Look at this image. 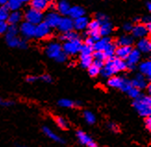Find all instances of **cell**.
Listing matches in <instances>:
<instances>
[{
  "mask_svg": "<svg viewBox=\"0 0 151 147\" xmlns=\"http://www.w3.org/2000/svg\"><path fill=\"white\" fill-rule=\"evenodd\" d=\"M134 108L142 117H148L151 114V98L149 95H140L133 103Z\"/></svg>",
  "mask_w": 151,
  "mask_h": 147,
  "instance_id": "cell-1",
  "label": "cell"
},
{
  "mask_svg": "<svg viewBox=\"0 0 151 147\" xmlns=\"http://www.w3.org/2000/svg\"><path fill=\"white\" fill-rule=\"evenodd\" d=\"M24 19L26 22H28L34 25H36L44 21V15L42 11L30 8L29 9L26 10L24 14Z\"/></svg>",
  "mask_w": 151,
  "mask_h": 147,
  "instance_id": "cell-2",
  "label": "cell"
},
{
  "mask_svg": "<svg viewBox=\"0 0 151 147\" xmlns=\"http://www.w3.org/2000/svg\"><path fill=\"white\" fill-rule=\"evenodd\" d=\"M81 46H82V42H81V40L78 38L75 40H71V41H65L62 46V50L67 56L75 55L78 52H80Z\"/></svg>",
  "mask_w": 151,
  "mask_h": 147,
  "instance_id": "cell-3",
  "label": "cell"
},
{
  "mask_svg": "<svg viewBox=\"0 0 151 147\" xmlns=\"http://www.w3.org/2000/svg\"><path fill=\"white\" fill-rule=\"evenodd\" d=\"M112 57H108L106 60V63L104 64V66L102 67V69L100 70V73L102 74L103 77L105 78H109L111 76H113L115 73L118 72L116 67L113 63V60H112Z\"/></svg>",
  "mask_w": 151,
  "mask_h": 147,
  "instance_id": "cell-4",
  "label": "cell"
},
{
  "mask_svg": "<svg viewBox=\"0 0 151 147\" xmlns=\"http://www.w3.org/2000/svg\"><path fill=\"white\" fill-rule=\"evenodd\" d=\"M50 33H51V28L45 22H42L35 25V37L39 39H44L49 36Z\"/></svg>",
  "mask_w": 151,
  "mask_h": 147,
  "instance_id": "cell-5",
  "label": "cell"
},
{
  "mask_svg": "<svg viewBox=\"0 0 151 147\" xmlns=\"http://www.w3.org/2000/svg\"><path fill=\"white\" fill-rule=\"evenodd\" d=\"M35 25L32 24L26 21L21 24L19 32L22 33L23 37L27 39L35 37Z\"/></svg>",
  "mask_w": 151,
  "mask_h": 147,
  "instance_id": "cell-6",
  "label": "cell"
},
{
  "mask_svg": "<svg viewBox=\"0 0 151 147\" xmlns=\"http://www.w3.org/2000/svg\"><path fill=\"white\" fill-rule=\"evenodd\" d=\"M140 57H141V52L137 49H132V51L130 52V54L126 58L127 69L134 70L135 65L139 62Z\"/></svg>",
  "mask_w": 151,
  "mask_h": 147,
  "instance_id": "cell-7",
  "label": "cell"
},
{
  "mask_svg": "<svg viewBox=\"0 0 151 147\" xmlns=\"http://www.w3.org/2000/svg\"><path fill=\"white\" fill-rule=\"evenodd\" d=\"M60 19H61L60 14H58V13L55 11L49 12L44 17L45 22L47 23L50 28H57L58 23L60 22Z\"/></svg>",
  "mask_w": 151,
  "mask_h": 147,
  "instance_id": "cell-8",
  "label": "cell"
},
{
  "mask_svg": "<svg viewBox=\"0 0 151 147\" xmlns=\"http://www.w3.org/2000/svg\"><path fill=\"white\" fill-rule=\"evenodd\" d=\"M62 51V46L58 43H50L45 48V54L50 58H56V57Z\"/></svg>",
  "mask_w": 151,
  "mask_h": 147,
  "instance_id": "cell-9",
  "label": "cell"
},
{
  "mask_svg": "<svg viewBox=\"0 0 151 147\" xmlns=\"http://www.w3.org/2000/svg\"><path fill=\"white\" fill-rule=\"evenodd\" d=\"M131 32L133 33V37L138 38V39L146 37L149 33V32L147 31V29L146 27V25L142 24V23H138L135 26H133V29Z\"/></svg>",
  "mask_w": 151,
  "mask_h": 147,
  "instance_id": "cell-10",
  "label": "cell"
},
{
  "mask_svg": "<svg viewBox=\"0 0 151 147\" xmlns=\"http://www.w3.org/2000/svg\"><path fill=\"white\" fill-rule=\"evenodd\" d=\"M60 32H66L73 30V21L71 18H61L60 22L57 27Z\"/></svg>",
  "mask_w": 151,
  "mask_h": 147,
  "instance_id": "cell-11",
  "label": "cell"
},
{
  "mask_svg": "<svg viewBox=\"0 0 151 147\" xmlns=\"http://www.w3.org/2000/svg\"><path fill=\"white\" fill-rule=\"evenodd\" d=\"M76 136L79 140V142H80L83 145H86V146H89V147H96L97 144L92 140L86 133L82 131H78L76 132Z\"/></svg>",
  "mask_w": 151,
  "mask_h": 147,
  "instance_id": "cell-12",
  "label": "cell"
},
{
  "mask_svg": "<svg viewBox=\"0 0 151 147\" xmlns=\"http://www.w3.org/2000/svg\"><path fill=\"white\" fill-rule=\"evenodd\" d=\"M132 82V86L133 87H135V88H138L139 90H142V89H146L147 85V81L146 79V76L140 73V74H137L136 77L133 80V81H131Z\"/></svg>",
  "mask_w": 151,
  "mask_h": 147,
  "instance_id": "cell-13",
  "label": "cell"
},
{
  "mask_svg": "<svg viewBox=\"0 0 151 147\" xmlns=\"http://www.w3.org/2000/svg\"><path fill=\"white\" fill-rule=\"evenodd\" d=\"M31 8L37 9L39 11H45L49 8V0H31Z\"/></svg>",
  "mask_w": 151,
  "mask_h": 147,
  "instance_id": "cell-14",
  "label": "cell"
},
{
  "mask_svg": "<svg viewBox=\"0 0 151 147\" xmlns=\"http://www.w3.org/2000/svg\"><path fill=\"white\" fill-rule=\"evenodd\" d=\"M136 46L137 50H139L141 53H149L151 51V43L147 36L140 38V40L136 44Z\"/></svg>",
  "mask_w": 151,
  "mask_h": 147,
  "instance_id": "cell-15",
  "label": "cell"
},
{
  "mask_svg": "<svg viewBox=\"0 0 151 147\" xmlns=\"http://www.w3.org/2000/svg\"><path fill=\"white\" fill-rule=\"evenodd\" d=\"M6 42H8V44L10 46V47H19V48H26L27 47V43H26L25 40L19 38L18 35L11 37V38H8L6 39Z\"/></svg>",
  "mask_w": 151,
  "mask_h": 147,
  "instance_id": "cell-16",
  "label": "cell"
},
{
  "mask_svg": "<svg viewBox=\"0 0 151 147\" xmlns=\"http://www.w3.org/2000/svg\"><path fill=\"white\" fill-rule=\"evenodd\" d=\"M132 45H120L119 47H116L115 55L117 57H120L122 59H126L130 52L132 51Z\"/></svg>",
  "mask_w": 151,
  "mask_h": 147,
  "instance_id": "cell-17",
  "label": "cell"
},
{
  "mask_svg": "<svg viewBox=\"0 0 151 147\" xmlns=\"http://www.w3.org/2000/svg\"><path fill=\"white\" fill-rule=\"evenodd\" d=\"M88 22H89L88 19L84 16L76 18L73 21V28L76 29L77 31H83L85 29H87Z\"/></svg>",
  "mask_w": 151,
  "mask_h": 147,
  "instance_id": "cell-18",
  "label": "cell"
},
{
  "mask_svg": "<svg viewBox=\"0 0 151 147\" xmlns=\"http://www.w3.org/2000/svg\"><path fill=\"white\" fill-rule=\"evenodd\" d=\"M22 14L19 10H13L9 14L6 21H8V23L9 25H17L22 22Z\"/></svg>",
  "mask_w": 151,
  "mask_h": 147,
  "instance_id": "cell-19",
  "label": "cell"
},
{
  "mask_svg": "<svg viewBox=\"0 0 151 147\" xmlns=\"http://www.w3.org/2000/svg\"><path fill=\"white\" fill-rule=\"evenodd\" d=\"M110 42H111V40L109 37L103 36V38H100L99 40H97V41L95 42L93 48L95 51H103Z\"/></svg>",
  "mask_w": 151,
  "mask_h": 147,
  "instance_id": "cell-20",
  "label": "cell"
},
{
  "mask_svg": "<svg viewBox=\"0 0 151 147\" xmlns=\"http://www.w3.org/2000/svg\"><path fill=\"white\" fill-rule=\"evenodd\" d=\"M84 14H85V10L83 8H82L80 6H70L68 15L71 19H76L79 17L84 16Z\"/></svg>",
  "mask_w": 151,
  "mask_h": 147,
  "instance_id": "cell-21",
  "label": "cell"
},
{
  "mask_svg": "<svg viewBox=\"0 0 151 147\" xmlns=\"http://www.w3.org/2000/svg\"><path fill=\"white\" fill-rule=\"evenodd\" d=\"M70 9V6L66 0H60L57 5V9L60 15H68Z\"/></svg>",
  "mask_w": 151,
  "mask_h": 147,
  "instance_id": "cell-22",
  "label": "cell"
},
{
  "mask_svg": "<svg viewBox=\"0 0 151 147\" xmlns=\"http://www.w3.org/2000/svg\"><path fill=\"white\" fill-rule=\"evenodd\" d=\"M43 131L45 133V135H47L49 139L52 140V141H54L56 143H64L63 140L60 136H58V135H57L55 132L52 131L49 128H47V127H44V128H43Z\"/></svg>",
  "mask_w": 151,
  "mask_h": 147,
  "instance_id": "cell-23",
  "label": "cell"
},
{
  "mask_svg": "<svg viewBox=\"0 0 151 147\" xmlns=\"http://www.w3.org/2000/svg\"><path fill=\"white\" fill-rule=\"evenodd\" d=\"M113 30V27H112V24L109 23V22H106L102 24H100V27L98 29L99 31V33L101 36H108L109 35L111 32Z\"/></svg>",
  "mask_w": 151,
  "mask_h": 147,
  "instance_id": "cell-24",
  "label": "cell"
},
{
  "mask_svg": "<svg viewBox=\"0 0 151 147\" xmlns=\"http://www.w3.org/2000/svg\"><path fill=\"white\" fill-rule=\"evenodd\" d=\"M139 70L142 74H144L145 76H147V79H149L151 76V62L149 60L142 62L139 66Z\"/></svg>",
  "mask_w": 151,
  "mask_h": 147,
  "instance_id": "cell-25",
  "label": "cell"
},
{
  "mask_svg": "<svg viewBox=\"0 0 151 147\" xmlns=\"http://www.w3.org/2000/svg\"><path fill=\"white\" fill-rule=\"evenodd\" d=\"M22 0H8L6 6L9 9V10L13 11V10H19L21 9L22 6Z\"/></svg>",
  "mask_w": 151,
  "mask_h": 147,
  "instance_id": "cell-26",
  "label": "cell"
},
{
  "mask_svg": "<svg viewBox=\"0 0 151 147\" xmlns=\"http://www.w3.org/2000/svg\"><path fill=\"white\" fill-rule=\"evenodd\" d=\"M112 60H113V63L116 67L118 72L127 70V62L125 61V59H122L120 57H113Z\"/></svg>",
  "mask_w": 151,
  "mask_h": 147,
  "instance_id": "cell-27",
  "label": "cell"
},
{
  "mask_svg": "<svg viewBox=\"0 0 151 147\" xmlns=\"http://www.w3.org/2000/svg\"><path fill=\"white\" fill-rule=\"evenodd\" d=\"M134 43V37L130 35H122L117 40V45H132Z\"/></svg>",
  "mask_w": 151,
  "mask_h": 147,
  "instance_id": "cell-28",
  "label": "cell"
},
{
  "mask_svg": "<svg viewBox=\"0 0 151 147\" xmlns=\"http://www.w3.org/2000/svg\"><path fill=\"white\" fill-rule=\"evenodd\" d=\"M94 57L92 55H81V58H80V63L83 68H88L90 65H92L93 63Z\"/></svg>",
  "mask_w": 151,
  "mask_h": 147,
  "instance_id": "cell-29",
  "label": "cell"
},
{
  "mask_svg": "<svg viewBox=\"0 0 151 147\" xmlns=\"http://www.w3.org/2000/svg\"><path fill=\"white\" fill-rule=\"evenodd\" d=\"M122 78L111 76V77H109V81H108V85L110 86V87H112V88L120 89L121 84H122Z\"/></svg>",
  "mask_w": 151,
  "mask_h": 147,
  "instance_id": "cell-30",
  "label": "cell"
},
{
  "mask_svg": "<svg viewBox=\"0 0 151 147\" xmlns=\"http://www.w3.org/2000/svg\"><path fill=\"white\" fill-rule=\"evenodd\" d=\"M78 38H79L78 33L71 30L70 32H63V34L60 37V40H62V41H71V40H75Z\"/></svg>",
  "mask_w": 151,
  "mask_h": 147,
  "instance_id": "cell-31",
  "label": "cell"
},
{
  "mask_svg": "<svg viewBox=\"0 0 151 147\" xmlns=\"http://www.w3.org/2000/svg\"><path fill=\"white\" fill-rule=\"evenodd\" d=\"M19 32V30L18 29L17 25H9L8 30L6 32V38H11V37H14L17 36L18 33Z\"/></svg>",
  "mask_w": 151,
  "mask_h": 147,
  "instance_id": "cell-32",
  "label": "cell"
},
{
  "mask_svg": "<svg viewBox=\"0 0 151 147\" xmlns=\"http://www.w3.org/2000/svg\"><path fill=\"white\" fill-rule=\"evenodd\" d=\"M115 50H116V44L112 42H110L106 46V48L103 50V52L105 53V55H106L107 57H114Z\"/></svg>",
  "mask_w": 151,
  "mask_h": 147,
  "instance_id": "cell-33",
  "label": "cell"
},
{
  "mask_svg": "<svg viewBox=\"0 0 151 147\" xmlns=\"http://www.w3.org/2000/svg\"><path fill=\"white\" fill-rule=\"evenodd\" d=\"M83 118H84V120L88 124H94L96 122V116L90 111H84L83 112Z\"/></svg>",
  "mask_w": 151,
  "mask_h": 147,
  "instance_id": "cell-34",
  "label": "cell"
},
{
  "mask_svg": "<svg viewBox=\"0 0 151 147\" xmlns=\"http://www.w3.org/2000/svg\"><path fill=\"white\" fill-rule=\"evenodd\" d=\"M80 52H81V55H92L94 52V48H93V46L87 45L85 44H82Z\"/></svg>",
  "mask_w": 151,
  "mask_h": 147,
  "instance_id": "cell-35",
  "label": "cell"
},
{
  "mask_svg": "<svg viewBox=\"0 0 151 147\" xmlns=\"http://www.w3.org/2000/svg\"><path fill=\"white\" fill-rule=\"evenodd\" d=\"M9 10L6 8V6H0V21H6L9 17Z\"/></svg>",
  "mask_w": 151,
  "mask_h": 147,
  "instance_id": "cell-36",
  "label": "cell"
},
{
  "mask_svg": "<svg viewBox=\"0 0 151 147\" xmlns=\"http://www.w3.org/2000/svg\"><path fill=\"white\" fill-rule=\"evenodd\" d=\"M132 82H131V81H129L128 79H125V78H122V84H121V87L120 89L123 92H127L129 89L132 88Z\"/></svg>",
  "mask_w": 151,
  "mask_h": 147,
  "instance_id": "cell-37",
  "label": "cell"
},
{
  "mask_svg": "<svg viewBox=\"0 0 151 147\" xmlns=\"http://www.w3.org/2000/svg\"><path fill=\"white\" fill-rule=\"evenodd\" d=\"M58 105L61 106V108H73L75 105V103L73 101H71V100H69V99H61L58 101Z\"/></svg>",
  "mask_w": 151,
  "mask_h": 147,
  "instance_id": "cell-38",
  "label": "cell"
},
{
  "mask_svg": "<svg viewBox=\"0 0 151 147\" xmlns=\"http://www.w3.org/2000/svg\"><path fill=\"white\" fill-rule=\"evenodd\" d=\"M87 69H88V72H89L90 76H92V77L97 76L100 73V70H101L100 68H98V67L95 66L93 63H92V65H90Z\"/></svg>",
  "mask_w": 151,
  "mask_h": 147,
  "instance_id": "cell-39",
  "label": "cell"
},
{
  "mask_svg": "<svg viewBox=\"0 0 151 147\" xmlns=\"http://www.w3.org/2000/svg\"><path fill=\"white\" fill-rule=\"evenodd\" d=\"M128 93V95L133 98V99H136L137 97H139L141 95V92L138 88H135V87H132L131 89H129L127 91Z\"/></svg>",
  "mask_w": 151,
  "mask_h": 147,
  "instance_id": "cell-40",
  "label": "cell"
},
{
  "mask_svg": "<svg viewBox=\"0 0 151 147\" xmlns=\"http://www.w3.org/2000/svg\"><path fill=\"white\" fill-rule=\"evenodd\" d=\"M56 123L62 130H65V129L68 128V123H67L66 120H65V118H63L62 117L56 118Z\"/></svg>",
  "mask_w": 151,
  "mask_h": 147,
  "instance_id": "cell-41",
  "label": "cell"
},
{
  "mask_svg": "<svg viewBox=\"0 0 151 147\" xmlns=\"http://www.w3.org/2000/svg\"><path fill=\"white\" fill-rule=\"evenodd\" d=\"M99 27H100V23L97 19H94V21L89 22L88 25H87L88 31H96V30L99 29Z\"/></svg>",
  "mask_w": 151,
  "mask_h": 147,
  "instance_id": "cell-42",
  "label": "cell"
},
{
  "mask_svg": "<svg viewBox=\"0 0 151 147\" xmlns=\"http://www.w3.org/2000/svg\"><path fill=\"white\" fill-rule=\"evenodd\" d=\"M92 56H93L94 59H100L103 60V61H106V59L108 58L103 51H95V53H93Z\"/></svg>",
  "mask_w": 151,
  "mask_h": 147,
  "instance_id": "cell-43",
  "label": "cell"
},
{
  "mask_svg": "<svg viewBox=\"0 0 151 147\" xmlns=\"http://www.w3.org/2000/svg\"><path fill=\"white\" fill-rule=\"evenodd\" d=\"M88 33H89V36L93 38L95 42L97 41V40H99V39L101 38V35H100L99 31H98V30H96V31H89Z\"/></svg>",
  "mask_w": 151,
  "mask_h": 147,
  "instance_id": "cell-44",
  "label": "cell"
},
{
  "mask_svg": "<svg viewBox=\"0 0 151 147\" xmlns=\"http://www.w3.org/2000/svg\"><path fill=\"white\" fill-rule=\"evenodd\" d=\"M8 27H9V23L6 22V21H0V34L6 33Z\"/></svg>",
  "mask_w": 151,
  "mask_h": 147,
  "instance_id": "cell-45",
  "label": "cell"
},
{
  "mask_svg": "<svg viewBox=\"0 0 151 147\" xmlns=\"http://www.w3.org/2000/svg\"><path fill=\"white\" fill-rule=\"evenodd\" d=\"M96 19H97L98 22H99L100 24H102V23H104V22H108L109 18H108L107 15L103 14V13H98V14L96 15Z\"/></svg>",
  "mask_w": 151,
  "mask_h": 147,
  "instance_id": "cell-46",
  "label": "cell"
},
{
  "mask_svg": "<svg viewBox=\"0 0 151 147\" xmlns=\"http://www.w3.org/2000/svg\"><path fill=\"white\" fill-rule=\"evenodd\" d=\"M58 62H65L67 60V55L65 54V53L63 52V51H61L60 54H58L57 57H56V58H55Z\"/></svg>",
  "mask_w": 151,
  "mask_h": 147,
  "instance_id": "cell-47",
  "label": "cell"
},
{
  "mask_svg": "<svg viewBox=\"0 0 151 147\" xmlns=\"http://www.w3.org/2000/svg\"><path fill=\"white\" fill-rule=\"evenodd\" d=\"M41 80L43 82H47V83H50V82H52V81H53L52 78H51V76L48 75V74H45V75L41 76Z\"/></svg>",
  "mask_w": 151,
  "mask_h": 147,
  "instance_id": "cell-48",
  "label": "cell"
},
{
  "mask_svg": "<svg viewBox=\"0 0 151 147\" xmlns=\"http://www.w3.org/2000/svg\"><path fill=\"white\" fill-rule=\"evenodd\" d=\"M93 64H94L95 66L98 67V68L102 69V67L104 66L105 63H104L103 60H100V59H94V60H93Z\"/></svg>",
  "mask_w": 151,
  "mask_h": 147,
  "instance_id": "cell-49",
  "label": "cell"
},
{
  "mask_svg": "<svg viewBox=\"0 0 151 147\" xmlns=\"http://www.w3.org/2000/svg\"><path fill=\"white\" fill-rule=\"evenodd\" d=\"M145 125H146V128L150 131L151 129V118H150V116L148 117H146V119H145Z\"/></svg>",
  "mask_w": 151,
  "mask_h": 147,
  "instance_id": "cell-50",
  "label": "cell"
},
{
  "mask_svg": "<svg viewBox=\"0 0 151 147\" xmlns=\"http://www.w3.org/2000/svg\"><path fill=\"white\" fill-rule=\"evenodd\" d=\"M84 44H87V45H90V46H93L94 44H95V41H94V39L92 38V37L88 36L86 39H85Z\"/></svg>",
  "mask_w": 151,
  "mask_h": 147,
  "instance_id": "cell-51",
  "label": "cell"
},
{
  "mask_svg": "<svg viewBox=\"0 0 151 147\" xmlns=\"http://www.w3.org/2000/svg\"><path fill=\"white\" fill-rule=\"evenodd\" d=\"M133 29V25L131 23H125L123 25V30L125 32H131Z\"/></svg>",
  "mask_w": 151,
  "mask_h": 147,
  "instance_id": "cell-52",
  "label": "cell"
},
{
  "mask_svg": "<svg viewBox=\"0 0 151 147\" xmlns=\"http://www.w3.org/2000/svg\"><path fill=\"white\" fill-rule=\"evenodd\" d=\"M109 130H111L112 131H115V132L119 131V128H118V126L116 124H114V123H109Z\"/></svg>",
  "mask_w": 151,
  "mask_h": 147,
  "instance_id": "cell-53",
  "label": "cell"
},
{
  "mask_svg": "<svg viewBox=\"0 0 151 147\" xmlns=\"http://www.w3.org/2000/svg\"><path fill=\"white\" fill-rule=\"evenodd\" d=\"M26 81H27L28 82H30V83H32V82H35L37 81V78L35 76H29V77H27V79H26Z\"/></svg>",
  "mask_w": 151,
  "mask_h": 147,
  "instance_id": "cell-54",
  "label": "cell"
},
{
  "mask_svg": "<svg viewBox=\"0 0 151 147\" xmlns=\"http://www.w3.org/2000/svg\"><path fill=\"white\" fill-rule=\"evenodd\" d=\"M1 104L2 105H5V106H9V105H12L14 103L11 101H5V102H1Z\"/></svg>",
  "mask_w": 151,
  "mask_h": 147,
  "instance_id": "cell-55",
  "label": "cell"
},
{
  "mask_svg": "<svg viewBox=\"0 0 151 147\" xmlns=\"http://www.w3.org/2000/svg\"><path fill=\"white\" fill-rule=\"evenodd\" d=\"M143 22H144V23H147V22H150V17H146V18H144L143 19Z\"/></svg>",
  "mask_w": 151,
  "mask_h": 147,
  "instance_id": "cell-56",
  "label": "cell"
},
{
  "mask_svg": "<svg viewBox=\"0 0 151 147\" xmlns=\"http://www.w3.org/2000/svg\"><path fill=\"white\" fill-rule=\"evenodd\" d=\"M147 9L149 11L151 10V2H149V1L147 2Z\"/></svg>",
  "mask_w": 151,
  "mask_h": 147,
  "instance_id": "cell-57",
  "label": "cell"
},
{
  "mask_svg": "<svg viewBox=\"0 0 151 147\" xmlns=\"http://www.w3.org/2000/svg\"><path fill=\"white\" fill-rule=\"evenodd\" d=\"M6 2H8V0H0V6H4V5H6Z\"/></svg>",
  "mask_w": 151,
  "mask_h": 147,
  "instance_id": "cell-58",
  "label": "cell"
},
{
  "mask_svg": "<svg viewBox=\"0 0 151 147\" xmlns=\"http://www.w3.org/2000/svg\"><path fill=\"white\" fill-rule=\"evenodd\" d=\"M31 0H22V2L24 3V2H30Z\"/></svg>",
  "mask_w": 151,
  "mask_h": 147,
  "instance_id": "cell-59",
  "label": "cell"
}]
</instances>
